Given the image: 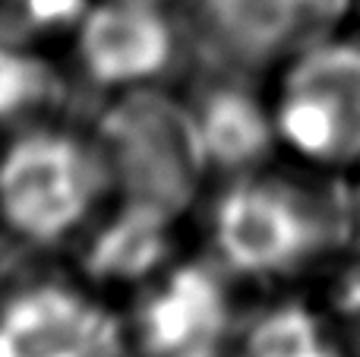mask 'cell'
Returning <instances> with one entry per match:
<instances>
[{
  "mask_svg": "<svg viewBox=\"0 0 360 357\" xmlns=\"http://www.w3.org/2000/svg\"><path fill=\"white\" fill-rule=\"evenodd\" d=\"M196 73L199 79L186 92V101L196 117L212 177L228 181L272 164L285 149L275 126L272 95L262 92L259 79L205 70Z\"/></svg>",
  "mask_w": 360,
  "mask_h": 357,
  "instance_id": "cell-9",
  "label": "cell"
},
{
  "mask_svg": "<svg viewBox=\"0 0 360 357\" xmlns=\"http://www.w3.org/2000/svg\"><path fill=\"white\" fill-rule=\"evenodd\" d=\"M70 48L76 76L101 95L174 86L193 70L190 32L177 0H89Z\"/></svg>",
  "mask_w": 360,
  "mask_h": 357,
  "instance_id": "cell-6",
  "label": "cell"
},
{
  "mask_svg": "<svg viewBox=\"0 0 360 357\" xmlns=\"http://www.w3.org/2000/svg\"><path fill=\"white\" fill-rule=\"evenodd\" d=\"M177 219L108 200L98 219L86 228L79 269L98 291H136L177 259Z\"/></svg>",
  "mask_w": 360,
  "mask_h": 357,
  "instance_id": "cell-10",
  "label": "cell"
},
{
  "mask_svg": "<svg viewBox=\"0 0 360 357\" xmlns=\"http://www.w3.org/2000/svg\"><path fill=\"white\" fill-rule=\"evenodd\" d=\"M326 313L335 326L345 357H360V259L342 263L335 269L326 297Z\"/></svg>",
  "mask_w": 360,
  "mask_h": 357,
  "instance_id": "cell-14",
  "label": "cell"
},
{
  "mask_svg": "<svg viewBox=\"0 0 360 357\" xmlns=\"http://www.w3.org/2000/svg\"><path fill=\"white\" fill-rule=\"evenodd\" d=\"M237 278L209 259H174L133 291L124 320L136 357H234L243 313Z\"/></svg>",
  "mask_w": 360,
  "mask_h": 357,
  "instance_id": "cell-7",
  "label": "cell"
},
{
  "mask_svg": "<svg viewBox=\"0 0 360 357\" xmlns=\"http://www.w3.org/2000/svg\"><path fill=\"white\" fill-rule=\"evenodd\" d=\"M193 70L266 79L345 29L354 0H180Z\"/></svg>",
  "mask_w": 360,
  "mask_h": 357,
  "instance_id": "cell-5",
  "label": "cell"
},
{
  "mask_svg": "<svg viewBox=\"0 0 360 357\" xmlns=\"http://www.w3.org/2000/svg\"><path fill=\"white\" fill-rule=\"evenodd\" d=\"M354 16L360 19V0H354Z\"/></svg>",
  "mask_w": 360,
  "mask_h": 357,
  "instance_id": "cell-15",
  "label": "cell"
},
{
  "mask_svg": "<svg viewBox=\"0 0 360 357\" xmlns=\"http://www.w3.org/2000/svg\"><path fill=\"white\" fill-rule=\"evenodd\" d=\"M209 257L237 282L288 285L319 266H335L338 253L357 240L354 196L338 174L266 164L221 181L209 200Z\"/></svg>",
  "mask_w": 360,
  "mask_h": 357,
  "instance_id": "cell-1",
  "label": "cell"
},
{
  "mask_svg": "<svg viewBox=\"0 0 360 357\" xmlns=\"http://www.w3.org/2000/svg\"><path fill=\"white\" fill-rule=\"evenodd\" d=\"M73 79L48 57L41 44L0 38V133L13 136L38 124L63 120Z\"/></svg>",
  "mask_w": 360,
  "mask_h": 357,
  "instance_id": "cell-11",
  "label": "cell"
},
{
  "mask_svg": "<svg viewBox=\"0 0 360 357\" xmlns=\"http://www.w3.org/2000/svg\"><path fill=\"white\" fill-rule=\"evenodd\" d=\"M92 285L32 282L0 297V357H127L124 320Z\"/></svg>",
  "mask_w": 360,
  "mask_h": 357,
  "instance_id": "cell-8",
  "label": "cell"
},
{
  "mask_svg": "<svg viewBox=\"0 0 360 357\" xmlns=\"http://www.w3.org/2000/svg\"><path fill=\"white\" fill-rule=\"evenodd\" d=\"M92 139L111 183V200L184 221L212 181L193 108L174 86L108 95Z\"/></svg>",
  "mask_w": 360,
  "mask_h": 357,
  "instance_id": "cell-2",
  "label": "cell"
},
{
  "mask_svg": "<svg viewBox=\"0 0 360 357\" xmlns=\"http://www.w3.org/2000/svg\"><path fill=\"white\" fill-rule=\"evenodd\" d=\"M234 357H345V351L326 307L281 297L243 313Z\"/></svg>",
  "mask_w": 360,
  "mask_h": 357,
  "instance_id": "cell-12",
  "label": "cell"
},
{
  "mask_svg": "<svg viewBox=\"0 0 360 357\" xmlns=\"http://www.w3.org/2000/svg\"><path fill=\"white\" fill-rule=\"evenodd\" d=\"M89 0H0V38L48 48L70 38Z\"/></svg>",
  "mask_w": 360,
  "mask_h": 357,
  "instance_id": "cell-13",
  "label": "cell"
},
{
  "mask_svg": "<svg viewBox=\"0 0 360 357\" xmlns=\"http://www.w3.org/2000/svg\"><path fill=\"white\" fill-rule=\"evenodd\" d=\"M281 149L326 174H360V29H338L275 73Z\"/></svg>",
  "mask_w": 360,
  "mask_h": 357,
  "instance_id": "cell-4",
  "label": "cell"
},
{
  "mask_svg": "<svg viewBox=\"0 0 360 357\" xmlns=\"http://www.w3.org/2000/svg\"><path fill=\"white\" fill-rule=\"evenodd\" d=\"M177 4H180V0H177Z\"/></svg>",
  "mask_w": 360,
  "mask_h": 357,
  "instance_id": "cell-16",
  "label": "cell"
},
{
  "mask_svg": "<svg viewBox=\"0 0 360 357\" xmlns=\"http://www.w3.org/2000/svg\"><path fill=\"white\" fill-rule=\"evenodd\" d=\"M108 200L111 183L92 133L51 120L0 145V228L16 244H76Z\"/></svg>",
  "mask_w": 360,
  "mask_h": 357,
  "instance_id": "cell-3",
  "label": "cell"
}]
</instances>
